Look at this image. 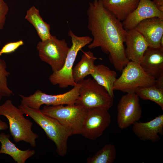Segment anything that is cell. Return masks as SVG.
Here are the masks:
<instances>
[{"label":"cell","instance_id":"1","mask_svg":"<svg viewBox=\"0 0 163 163\" xmlns=\"http://www.w3.org/2000/svg\"><path fill=\"white\" fill-rule=\"evenodd\" d=\"M88 28L93 39L90 49L101 48L108 55L109 60L115 69L121 72L129 61L125 53L127 31L122 22L103 6L101 0H93L87 11Z\"/></svg>","mask_w":163,"mask_h":163},{"label":"cell","instance_id":"2","mask_svg":"<svg viewBox=\"0 0 163 163\" xmlns=\"http://www.w3.org/2000/svg\"><path fill=\"white\" fill-rule=\"evenodd\" d=\"M18 107L43 130L48 138L55 143L58 155L63 156L66 154L68 139L72 135L69 128L56 120L43 113L40 109H32L21 104Z\"/></svg>","mask_w":163,"mask_h":163},{"label":"cell","instance_id":"3","mask_svg":"<svg viewBox=\"0 0 163 163\" xmlns=\"http://www.w3.org/2000/svg\"><path fill=\"white\" fill-rule=\"evenodd\" d=\"M24 114L10 100L0 105V115L5 117L8 120L9 131L14 141L17 143L24 141L34 148L37 145L36 139L39 136L32 130V122L26 119Z\"/></svg>","mask_w":163,"mask_h":163},{"label":"cell","instance_id":"4","mask_svg":"<svg viewBox=\"0 0 163 163\" xmlns=\"http://www.w3.org/2000/svg\"><path fill=\"white\" fill-rule=\"evenodd\" d=\"M68 35L71 38L72 45L66 56L64 65L61 70L53 72L49 78L52 84L58 85L61 88H66L69 86L73 87L77 84L74 81L72 75L74 64L78 52L90 44L93 40L89 36H78L70 29Z\"/></svg>","mask_w":163,"mask_h":163},{"label":"cell","instance_id":"5","mask_svg":"<svg viewBox=\"0 0 163 163\" xmlns=\"http://www.w3.org/2000/svg\"><path fill=\"white\" fill-rule=\"evenodd\" d=\"M78 83L79 95L75 104L86 109L101 107L109 110L112 107L113 97L93 78L84 79Z\"/></svg>","mask_w":163,"mask_h":163},{"label":"cell","instance_id":"6","mask_svg":"<svg viewBox=\"0 0 163 163\" xmlns=\"http://www.w3.org/2000/svg\"><path fill=\"white\" fill-rule=\"evenodd\" d=\"M45 115L55 119L69 128L72 135L80 134L87 109L74 104L44 106L40 109Z\"/></svg>","mask_w":163,"mask_h":163},{"label":"cell","instance_id":"7","mask_svg":"<svg viewBox=\"0 0 163 163\" xmlns=\"http://www.w3.org/2000/svg\"><path fill=\"white\" fill-rule=\"evenodd\" d=\"M114 85V91L127 93H135L139 87L155 85V79L147 74L139 63L129 61L122 70Z\"/></svg>","mask_w":163,"mask_h":163},{"label":"cell","instance_id":"8","mask_svg":"<svg viewBox=\"0 0 163 163\" xmlns=\"http://www.w3.org/2000/svg\"><path fill=\"white\" fill-rule=\"evenodd\" d=\"M37 48L40 59L50 66L53 72L62 68L70 49L65 39L59 40L54 35L39 42Z\"/></svg>","mask_w":163,"mask_h":163},{"label":"cell","instance_id":"9","mask_svg":"<svg viewBox=\"0 0 163 163\" xmlns=\"http://www.w3.org/2000/svg\"><path fill=\"white\" fill-rule=\"evenodd\" d=\"M79 87V84L77 83L69 91L57 95L47 94L38 89L29 96L19 95L21 98V104L34 109H40L43 104L46 106L73 105L75 104L78 97Z\"/></svg>","mask_w":163,"mask_h":163},{"label":"cell","instance_id":"10","mask_svg":"<svg viewBox=\"0 0 163 163\" xmlns=\"http://www.w3.org/2000/svg\"><path fill=\"white\" fill-rule=\"evenodd\" d=\"M108 110L101 107L87 109L80 134L92 140L101 136L111 123Z\"/></svg>","mask_w":163,"mask_h":163},{"label":"cell","instance_id":"11","mask_svg":"<svg viewBox=\"0 0 163 163\" xmlns=\"http://www.w3.org/2000/svg\"><path fill=\"white\" fill-rule=\"evenodd\" d=\"M139 98L135 93H127L121 97L117 108V121L120 128H126L140 119L142 110Z\"/></svg>","mask_w":163,"mask_h":163},{"label":"cell","instance_id":"12","mask_svg":"<svg viewBox=\"0 0 163 163\" xmlns=\"http://www.w3.org/2000/svg\"><path fill=\"white\" fill-rule=\"evenodd\" d=\"M157 17L163 19V12L160 11L151 0H139L136 9L122 22L126 31L134 29L141 21Z\"/></svg>","mask_w":163,"mask_h":163},{"label":"cell","instance_id":"13","mask_svg":"<svg viewBox=\"0 0 163 163\" xmlns=\"http://www.w3.org/2000/svg\"><path fill=\"white\" fill-rule=\"evenodd\" d=\"M134 29L143 36L149 47L160 48V41L163 36V19L154 17L145 19Z\"/></svg>","mask_w":163,"mask_h":163},{"label":"cell","instance_id":"14","mask_svg":"<svg viewBox=\"0 0 163 163\" xmlns=\"http://www.w3.org/2000/svg\"><path fill=\"white\" fill-rule=\"evenodd\" d=\"M132 125L133 132L140 140L157 142L161 139L158 134L163 135V114L147 122H136Z\"/></svg>","mask_w":163,"mask_h":163},{"label":"cell","instance_id":"15","mask_svg":"<svg viewBox=\"0 0 163 163\" xmlns=\"http://www.w3.org/2000/svg\"><path fill=\"white\" fill-rule=\"evenodd\" d=\"M125 53L129 61L140 63L149 47L143 36L134 29L127 31Z\"/></svg>","mask_w":163,"mask_h":163},{"label":"cell","instance_id":"16","mask_svg":"<svg viewBox=\"0 0 163 163\" xmlns=\"http://www.w3.org/2000/svg\"><path fill=\"white\" fill-rule=\"evenodd\" d=\"M139 64L147 74L157 79L163 74V50L149 47Z\"/></svg>","mask_w":163,"mask_h":163},{"label":"cell","instance_id":"17","mask_svg":"<svg viewBox=\"0 0 163 163\" xmlns=\"http://www.w3.org/2000/svg\"><path fill=\"white\" fill-rule=\"evenodd\" d=\"M10 134H6L3 132L0 133V154H5L10 155L15 162L25 163L28 158L35 154V150L30 149L25 150L20 149L10 141Z\"/></svg>","mask_w":163,"mask_h":163},{"label":"cell","instance_id":"18","mask_svg":"<svg viewBox=\"0 0 163 163\" xmlns=\"http://www.w3.org/2000/svg\"><path fill=\"white\" fill-rule=\"evenodd\" d=\"M139 0H101L104 7L122 22L136 8Z\"/></svg>","mask_w":163,"mask_h":163},{"label":"cell","instance_id":"19","mask_svg":"<svg viewBox=\"0 0 163 163\" xmlns=\"http://www.w3.org/2000/svg\"><path fill=\"white\" fill-rule=\"evenodd\" d=\"M97 59L90 51L84 53L80 60L72 69V75L75 83H77L93 73L95 66L94 63Z\"/></svg>","mask_w":163,"mask_h":163},{"label":"cell","instance_id":"20","mask_svg":"<svg viewBox=\"0 0 163 163\" xmlns=\"http://www.w3.org/2000/svg\"><path fill=\"white\" fill-rule=\"evenodd\" d=\"M99 85L104 87L109 94L114 97L113 86L117 79V74L103 64L95 65L94 70L91 75Z\"/></svg>","mask_w":163,"mask_h":163},{"label":"cell","instance_id":"21","mask_svg":"<svg viewBox=\"0 0 163 163\" xmlns=\"http://www.w3.org/2000/svg\"><path fill=\"white\" fill-rule=\"evenodd\" d=\"M25 18L34 27L41 41L51 37L50 25L43 20L39 10L34 6L27 10Z\"/></svg>","mask_w":163,"mask_h":163},{"label":"cell","instance_id":"22","mask_svg":"<svg viewBox=\"0 0 163 163\" xmlns=\"http://www.w3.org/2000/svg\"><path fill=\"white\" fill-rule=\"evenodd\" d=\"M135 93L142 99L155 103L163 110V89L158 88L154 85L139 87L136 90Z\"/></svg>","mask_w":163,"mask_h":163},{"label":"cell","instance_id":"23","mask_svg":"<svg viewBox=\"0 0 163 163\" xmlns=\"http://www.w3.org/2000/svg\"><path fill=\"white\" fill-rule=\"evenodd\" d=\"M117 154L114 145L111 144L105 145L92 157H88L87 163H112L115 160Z\"/></svg>","mask_w":163,"mask_h":163},{"label":"cell","instance_id":"24","mask_svg":"<svg viewBox=\"0 0 163 163\" xmlns=\"http://www.w3.org/2000/svg\"><path fill=\"white\" fill-rule=\"evenodd\" d=\"M1 42L0 41V45ZM5 61L0 58V101L3 97H10L14 95L8 85V77L10 73L7 69Z\"/></svg>","mask_w":163,"mask_h":163},{"label":"cell","instance_id":"25","mask_svg":"<svg viewBox=\"0 0 163 163\" xmlns=\"http://www.w3.org/2000/svg\"><path fill=\"white\" fill-rule=\"evenodd\" d=\"M24 44L22 40L10 42L5 44L0 50V56L3 54H9L14 52L20 46Z\"/></svg>","mask_w":163,"mask_h":163},{"label":"cell","instance_id":"26","mask_svg":"<svg viewBox=\"0 0 163 163\" xmlns=\"http://www.w3.org/2000/svg\"><path fill=\"white\" fill-rule=\"evenodd\" d=\"M8 11L7 4L4 0H0V30L4 28Z\"/></svg>","mask_w":163,"mask_h":163},{"label":"cell","instance_id":"27","mask_svg":"<svg viewBox=\"0 0 163 163\" xmlns=\"http://www.w3.org/2000/svg\"><path fill=\"white\" fill-rule=\"evenodd\" d=\"M154 85L158 88L163 89V74L155 79Z\"/></svg>","mask_w":163,"mask_h":163},{"label":"cell","instance_id":"28","mask_svg":"<svg viewBox=\"0 0 163 163\" xmlns=\"http://www.w3.org/2000/svg\"><path fill=\"white\" fill-rule=\"evenodd\" d=\"M152 1L158 8L160 11L163 12V0H153Z\"/></svg>","mask_w":163,"mask_h":163},{"label":"cell","instance_id":"29","mask_svg":"<svg viewBox=\"0 0 163 163\" xmlns=\"http://www.w3.org/2000/svg\"><path fill=\"white\" fill-rule=\"evenodd\" d=\"M8 124L0 119V131L6 130L8 128Z\"/></svg>","mask_w":163,"mask_h":163}]
</instances>
